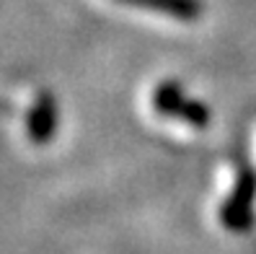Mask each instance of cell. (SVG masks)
<instances>
[{
	"label": "cell",
	"mask_w": 256,
	"mask_h": 254,
	"mask_svg": "<svg viewBox=\"0 0 256 254\" xmlns=\"http://www.w3.org/2000/svg\"><path fill=\"white\" fill-rule=\"evenodd\" d=\"M254 169H256V125H254Z\"/></svg>",
	"instance_id": "8992f818"
},
{
	"label": "cell",
	"mask_w": 256,
	"mask_h": 254,
	"mask_svg": "<svg viewBox=\"0 0 256 254\" xmlns=\"http://www.w3.org/2000/svg\"><path fill=\"white\" fill-rule=\"evenodd\" d=\"M114 3L148 13V16H158V19H171L178 24H189L194 19H200L202 3L200 0H114Z\"/></svg>",
	"instance_id": "277c9868"
},
{
	"label": "cell",
	"mask_w": 256,
	"mask_h": 254,
	"mask_svg": "<svg viewBox=\"0 0 256 254\" xmlns=\"http://www.w3.org/2000/svg\"><path fill=\"white\" fill-rule=\"evenodd\" d=\"M8 112H10V104L0 99V114H8Z\"/></svg>",
	"instance_id": "5b68a950"
},
{
	"label": "cell",
	"mask_w": 256,
	"mask_h": 254,
	"mask_svg": "<svg viewBox=\"0 0 256 254\" xmlns=\"http://www.w3.org/2000/svg\"><path fill=\"white\" fill-rule=\"evenodd\" d=\"M57 132V101L52 94L39 91L26 112V138L34 145H44Z\"/></svg>",
	"instance_id": "3957f363"
},
{
	"label": "cell",
	"mask_w": 256,
	"mask_h": 254,
	"mask_svg": "<svg viewBox=\"0 0 256 254\" xmlns=\"http://www.w3.org/2000/svg\"><path fill=\"white\" fill-rule=\"evenodd\" d=\"M256 179L240 161L222 163L218 174V215L233 231H244L254 218Z\"/></svg>",
	"instance_id": "7a4b0ae2"
},
{
	"label": "cell",
	"mask_w": 256,
	"mask_h": 254,
	"mask_svg": "<svg viewBox=\"0 0 256 254\" xmlns=\"http://www.w3.org/2000/svg\"><path fill=\"white\" fill-rule=\"evenodd\" d=\"M148 114L156 122L174 127L178 132H202L210 125V112L202 101L189 99L178 81H158L145 96Z\"/></svg>",
	"instance_id": "6da1fadb"
}]
</instances>
